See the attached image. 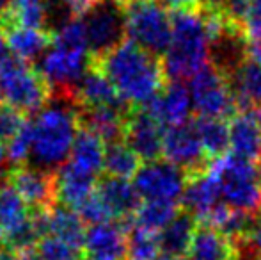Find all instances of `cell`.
<instances>
[{"label": "cell", "instance_id": "obj_1", "mask_svg": "<svg viewBox=\"0 0 261 260\" xmlns=\"http://www.w3.org/2000/svg\"><path fill=\"white\" fill-rule=\"evenodd\" d=\"M119 94L134 105H144L165 86L167 77L162 57L124 38L100 57H91Z\"/></svg>", "mask_w": 261, "mask_h": 260}, {"label": "cell", "instance_id": "obj_2", "mask_svg": "<svg viewBox=\"0 0 261 260\" xmlns=\"http://www.w3.org/2000/svg\"><path fill=\"white\" fill-rule=\"evenodd\" d=\"M79 129L75 93H52L48 104L36 112L32 122L31 164L57 171L69 159Z\"/></svg>", "mask_w": 261, "mask_h": 260}, {"label": "cell", "instance_id": "obj_3", "mask_svg": "<svg viewBox=\"0 0 261 260\" xmlns=\"http://www.w3.org/2000/svg\"><path fill=\"white\" fill-rule=\"evenodd\" d=\"M171 45L162 57L167 80H187L210 63V32L203 11H172Z\"/></svg>", "mask_w": 261, "mask_h": 260}, {"label": "cell", "instance_id": "obj_4", "mask_svg": "<svg viewBox=\"0 0 261 260\" xmlns=\"http://www.w3.org/2000/svg\"><path fill=\"white\" fill-rule=\"evenodd\" d=\"M52 87L38 68L18 56L0 61V104L34 114L48 104Z\"/></svg>", "mask_w": 261, "mask_h": 260}, {"label": "cell", "instance_id": "obj_5", "mask_svg": "<svg viewBox=\"0 0 261 260\" xmlns=\"http://www.w3.org/2000/svg\"><path fill=\"white\" fill-rule=\"evenodd\" d=\"M210 171L219 184L220 196L229 207L254 214L261 212L258 164L229 152L213 160Z\"/></svg>", "mask_w": 261, "mask_h": 260}, {"label": "cell", "instance_id": "obj_6", "mask_svg": "<svg viewBox=\"0 0 261 260\" xmlns=\"http://www.w3.org/2000/svg\"><path fill=\"white\" fill-rule=\"evenodd\" d=\"M123 9L126 38L151 54L164 56L172 38V20L167 7L158 0H128Z\"/></svg>", "mask_w": 261, "mask_h": 260}, {"label": "cell", "instance_id": "obj_7", "mask_svg": "<svg viewBox=\"0 0 261 260\" xmlns=\"http://www.w3.org/2000/svg\"><path fill=\"white\" fill-rule=\"evenodd\" d=\"M189 91L196 116L231 120L237 114L238 109L234 104L229 80L212 63L201 68L194 77H190Z\"/></svg>", "mask_w": 261, "mask_h": 260}, {"label": "cell", "instance_id": "obj_8", "mask_svg": "<svg viewBox=\"0 0 261 260\" xmlns=\"http://www.w3.org/2000/svg\"><path fill=\"white\" fill-rule=\"evenodd\" d=\"M80 18L86 27L87 50L91 57L103 56L126 38L124 9L116 0H96Z\"/></svg>", "mask_w": 261, "mask_h": 260}, {"label": "cell", "instance_id": "obj_9", "mask_svg": "<svg viewBox=\"0 0 261 260\" xmlns=\"http://www.w3.org/2000/svg\"><path fill=\"white\" fill-rule=\"evenodd\" d=\"M162 157L181 168L187 178L206 173L213 162L204 152L203 143H201V137L192 120L167 127L164 130Z\"/></svg>", "mask_w": 261, "mask_h": 260}, {"label": "cell", "instance_id": "obj_10", "mask_svg": "<svg viewBox=\"0 0 261 260\" xmlns=\"http://www.w3.org/2000/svg\"><path fill=\"white\" fill-rule=\"evenodd\" d=\"M6 178L23 198L31 212H50L59 203L57 171L23 162L7 168Z\"/></svg>", "mask_w": 261, "mask_h": 260}, {"label": "cell", "instance_id": "obj_11", "mask_svg": "<svg viewBox=\"0 0 261 260\" xmlns=\"http://www.w3.org/2000/svg\"><path fill=\"white\" fill-rule=\"evenodd\" d=\"M91 66V54L87 50L54 45L41 56L39 72L52 87V93H75L82 75Z\"/></svg>", "mask_w": 261, "mask_h": 260}, {"label": "cell", "instance_id": "obj_12", "mask_svg": "<svg viewBox=\"0 0 261 260\" xmlns=\"http://www.w3.org/2000/svg\"><path fill=\"white\" fill-rule=\"evenodd\" d=\"M185 184V171L164 157L144 162L134 177V185L142 200H164L179 203Z\"/></svg>", "mask_w": 261, "mask_h": 260}, {"label": "cell", "instance_id": "obj_13", "mask_svg": "<svg viewBox=\"0 0 261 260\" xmlns=\"http://www.w3.org/2000/svg\"><path fill=\"white\" fill-rule=\"evenodd\" d=\"M164 130V127L142 105H135L124 123V141L144 162L162 159Z\"/></svg>", "mask_w": 261, "mask_h": 260}, {"label": "cell", "instance_id": "obj_14", "mask_svg": "<svg viewBox=\"0 0 261 260\" xmlns=\"http://www.w3.org/2000/svg\"><path fill=\"white\" fill-rule=\"evenodd\" d=\"M142 107L160 123L164 129L190 120L192 98L189 86L183 80H167L165 86Z\"/></svg>", "mask_w": 261, "mask_h": 260}, {"label": "cell", "instance_id": "obj_15", "mask_svg": "<svg viewBox=\"0 0 261 260\" xmlns=\"http://www.w3.org/2000/svg\"><path fill=\"white\" fill-rule=\"evenodd\" d=\"M75 98L79 107H93V105H109L121 111H130L134 104L124 100L114 84L96 68L91 64L82 75L75 87Z\"/></svg>", "mask_w": 261, "mask_h": 260}, {"label": "cell", "instance_id": "obj_16", "mask_svg": "<svg viewBox=\"0 0 261 260\" xmlns=\"http://www.w3.org/2000/svg\"><path fill=\"white\" fill-rule=\"evenodd\" d=\"M238 111L261 118V64L245 57L227 77Z\"/></svg>", "mask_w": 261, "mask_h": 260}, {"label": "cell", "instance_id": "obj_17", "mask_svg": "<svg viewBox=\"0 0 261 260\" xmlns=\"http://www.w3.org/2000/svg\"><path fill=\"white\" fill-rule=\"evenodd\" d=\"M96 193L105 201L114 219H132L142 201L134 184H130L126 178L110 175L98 178Z\"/></svg>", "mask_w": 261, "mask_h": 260}, {"label": "cell", "instance_id": "obj_18", "mask_svg": "<svg viewBox=\"0 0 261 260\" xmlns=\"http://www.w3.org/2000/svg\"><path fill=\"white\" fill-rule=\"evenodd\" d=\"M220 201H222V196H220L219 184H217L212 171L208 170L206 173H199L187 178L179 203L185 210L196 216V219L201 223Z\"/></svg>", "mask_w": 261, "mask_h": 260}, {"label": "cell", "instance_id": "obj_19", "mask_svg": "<svg viewBox=\"0 0 261 260\" xmlns=\"http://www.w3.org/2000/svg\"><path fill=\"white\" fill-rule=\"evenodd\" d=\"M98 175L66 160L57 170V195L59 201L68 207L79 208V205L91 196L96 189Z\"/></svg>", "mask_w": 261, "mask_h": 260}, {"label": "cell", "instance_id": "obj_20", "mask_svg": "<svg viewBox=\"0 0 261 260\" xmlns=\"http://www.w3.org/2000/svg\"><path fill=\"white\" fill-rule=\"evenodd\" d=\"M231 153L258 164L261 160V118L252 112H237L229 122Z\"/></svg>", "mask_w": 261, "mask_h": 260}, {"label": "cell", "instance_id": "obj_21", "mask_svg": "<svg viewBox=\"0 0 261 260\" xmlns=\"http://www.w3.org/2000/svg\"><path fill=\"white\" fill-rule=\"evenodd\" d=\"M31 219V208L4 175L0 180V244L4 246L14 233L25 228Z\"/></svg>", "mask_w": 261, "mask_h": 260}, {"label": "cell", "instance_id": "obj_22", "mask_svg": "<svg viewBox=\"0 0 261 260\" xmlns=\"http://www.w3.org/2000/svg\"><path fill=\"white\" fill-rule=\"evenodd\" d=\"M237 246L215 226L199 223L192 244L187 251V260H234Z\"/></svg>", "mask_w": 261, "mask_h": 260}, {"label": "cell", "instance_id": "obj_23", "mask_svg": "<svg viewBox=\"0 0 261 260\" xmlns=\"http://www.w3.org/2000/svg\"><path fill=\"white\" fill-rule=\"evenodd\" d=\"M6 34L9 50L21 59L36 61L46 52L55 41V32L50 29H32V27H7L0 29Z\"/></svg>", "mask_w": 261, "mask_h": 260}, {"label": "cell", "instance_id": "obj_24", "mask_svg": "<svg viewBox=\"0 0 261 260\" xmlns=\"http://www.w3.org/2000/svg\"><path fill=\"white\" fill-rule=\"evenodd\" d=\"M199 221L196 216H192L189 210H179L164 228L158 232V239H160V250L162 253L169 255H178L183 257L189 251L190 244H192L194 233H196Z\"/></svg>", "mask_w": 261, "mask_h": 260}, {"label": "cell", "instance_id": "obj_25", "mask_svg": "<svg viewBox=\"0 0 261 260\" xmlns=\"http://www.w3.org/2000/svg\"><path fill=\"white\" fill-rule=\"evenodd\" d=\"M48 233L82 251L84 244H86L87 225L80 218L76 208L68 207V205L59 201L48 212Z\"/></svg>", "mask_w": 261, "mask_h": 260}, {"label": "cell", "instance_id": "obj_26", "mask_svg": "<svg viewBox=\"0 0 261 260\" xmlns=\"http://www.w3.org/2000/svg\"><path fill=\"white\" fill-rule=\"evenodd\" d=\"M48 29L46 0H9L7 9L0 18V29L7 27Z\"/></svg>", "mask_w": 261, "mask_h": 260}, {"label": "cell", "instance_id": "obj_27", "mask_svg": "<svg viewBox=\"0 0 261 260\" xmlns=\"http://www.w3.org/2000/svg\"><path fill=\"white\" fill-rule=\"evenodd\" d=\"M103 159L105 141L93 130L80 127L68 160L100 177V173L103 171Z\"/></svg>", "mask_w": 261, "mask_h": 260}, {"label": "cell", "instance_id": "obj_28", "mask_svg": "<svg viewBox=\"0 0 261 260\" xmlns=\"http://www.w3.org/2000/svg\"><path fill=\"white\" fill-rule=\"evenodd\" d=\"M197 134L203 143V148L212 160H217L229 153L231 135L229 123L224 118H208V116H196L192 118Z\"/></svg>", "mask_w": 261, "mask_h": 260}, {"label": "cell", "instance_id": "obj_29", "mask_svg": "<svg viewBox=\"0 0 261 260\" xmlns=\"http://www.w3.org/2000/svg\"><path fill=\"white\" fill-rule=\"evenodd\" d=\"M142 159L135 153V150L124 139L105 143L103 173L110 177L132 178L142 166Z\"/></svg>", "mask_w": 261, "mask_h": 260}, {"label": "cell", "instance_id": "obj_30", "mask_svg": "<svg viewBox=\"0 0 261 260\" xmlns=\"http://www.w3.org/2000/svg\"><path fill=\"white\" fill-rule=\"evenodd\" d=\"M179 212L178 201H164V200H142L139 208L135 210L132 223L141 228L160 232L172 218Z\"/></svg>", "mask_w": 261, "mask_h": 260}, {"label": "cell", "instance_id": "obj_31", "mask_svg": "<svg viewBox=\"0 0 261 260\" xmlns=\"http://www.w3.org/2000/svg\"><path fill=\"white\" fill-rule=\"evenodd\" d=\"M160 253L158 232L141 228L132 223L126 239V260H155Z\"/></svg>", "mask_w": 261, "mask_h": 260}, {"label": "cell", "instance_id": "obj_32", "mask_svg": "<svg viewBox=\"0 0 261 260\" xmlns=\"http://www.w3.org/2000/svg\"><path fill=\"white\" fill-rule=\"evenodd\" d=\"M32 150V122L27 120L18 134L6 145V160L9 166L23 164L29 160Z\"/></svg>", "mask_w": 261, "mask_h": 260}, {"label": "cell", "instance_id": "obj_33", "mask_svg": "<svg viewBox=\"0 0 261 260\" xmlns=\"http://www.w3.org/2000/svg\"><path fill=\"white\" fill-rule=\"evenodd\" d=\"M36 246H38L43 260H84L82 251L73 248L71 244L64 243L59 237L52 235V233L41 237Z\"/></svg>", "mask_w": 261, "mask_h": 260}, {"label": "cell", "instance_id": "obj_34", "mask_svg": "<svg viewBox=\"0 0 261 260\" xmlns=\"http://www.w3.org/2000/svg\"><path fill=\"white\" fill-rule=\"evenodd\" d=\"M76 212H79L80 218L84 219V223H86L87 226L101 225V223H109L114 219L109 210V207L105 205V201L101 200V196L96 193V189H94L93 195L87 196L86 200L79 205Z\"/></svg>", "mask_w": 261, "mask_h": 260}, {"label": "cell", "instance_id": "obj_35", "mask_svg": "<svg viewBox=\"0 0 261 260\" xmlns=\"http://www.w3.org/2000/svg\"><path fill=\"white\" fill-rule=\"evenodd\" d=\"M27 120V114H23L21 111L7 104H0V143L7 145L25 125Z\"/></svg>", "mask_w": 261, "mask_h": 260}, {"label": "cell", "instance_id": "obj_36", "mask_svg": "<svg viewBox=\"0 0 261 260\" xmlns=\"http://www.w3.org/2000/svg\"><path fill=\"white\" fill-rule=\"evenodd\" d=\"M247 38H261V0H251L247 18H245Z\"/></svg>", "mask_w": 261, "mask_h": 260}, {"label": "cell", "instance_id": "obj_37", "mask_svg": "<svg viewBox=\"0 0 261 260\" xmlns=\"http://www.w3.org/2000/svg\"><path fill=\"white\" fill-rule=\"evenodd\" d=\"M238 241L244 243L245 246H249L256 255L261 257V212H258V214L254 216V221L249 226L247 233Z\"/></svg>", "mask_w": 261, "mask_h": 260}, {"label": "cell", "instance_id": "obj_38", "mask_svg": "<svg viewBox=\"0 0 261 260\" xmlns=\"http://www.w3.org/2000/svg\"><path fill=\"white\" fill-rule=\"evenodd\" d=\"M164 7L171 11H199L201 0H158Z\"/></svg>", "mask_w": 261, "mask_h": 260}, {"label": "cell", "instance_id": "obj_39", "mask_svg": "<svg viewBox=\"0 0 261 260\" xmlns=\"http://www.w3.org/2000/svg\"><path fill=\"white\" fill-rule=\"evenodd\" d=\"M245 56L261 64V38H247L245 43Z\"/></svg>", "mask_w": 261, "mask_h": 260}, {"label": "cell", "instance_id": "obj_40", "mask_svg": "<svg viewBox=\"0 0 261 260\" xmlns=\"http://www.w3.org/2000/svg\"><path fill=\"white\" fill-rule=\"evenodd\" d=\"M14 260H43V257L38 246H29L14 251Z\"/></svg>", "mask_w": 261, "mask_h": 260}, {"label": "cell", "instance_id": "obj_41", "mask_svg": "<svg viewBox=\"0 0 261 260\" xmlns=\"http://www.w3.org/2000/svg\"><path fill=\"white\" fill-rule=\"evenodd\" d=\"M226 0H201V9H215L220 11Z\"/></svg>", "mask_w": 261, "mask_h": 260}, {"label": "cell", "instance_id": "obj_42", "mask_svg": "<svg viewBox=\"0 0 261 260\" xmlns=\"http://www.w3.org/2000/svg\"><path fill=\"white\" fill-rule=\"evenodd\" d=\"M7 56H9V45H7L6 34L0 31V61H4Z\"/></svg>", "mask_w": 261, "mask_h": 260}, {"label": "cell", "instance_id": "obj_43", "mask_svg": "<svg viewBox=\"0 0 261 260\" xmlns=\"http://www.w3.org/2000/svg\"><path fill=\"white\" fill-rule=\"evenodd\" d=\"M0 260H14V251L0 244Z\"/></svg>", "mask_w": 261, "mask_h": 260}, {"label": "cell", "instance_id": "obj_44", "mask_svg": "<svg viewBox=\"0 0 261 260\" xmlns=\"http://www.w3.org/2000/svg\"><path fill=\"white\" fill-rule=\"evenodd\" d=\"M155 260H181V257L178 255H169V253H160Z\"/></svg>", "mask_w": 261, "mask_h": 260}, {"label": "cell", "instance_id": "obj_45", "mask_svg": "<svg viewBox=\"0 0 261 260\" xmlns=\"http://www.w3.org/2000/svg\"><path fill=\"white\" fill-rule=\"evenodd\" d=\"M7 4H9V0H0V18H2L4 11L7 9Z\"/></svg>", "mask_w": 261, "mask_h": 260}, {"label": "cell", "instance_id": "obj_46", "mask_svg": "<svg viewBox=\"0 0 261 260\" xmlns=\"http://www.w3.org/2000/svg\"><path fill=\"white\" fill-rule=\"evenodd\" d=\"M116 2H117V4H121V6H124V4H126L128 0H116Z\"/></svg>", "mask_w": 261, "mask_h": 260}, {"label": "cell", "instance_id": "obj_47", "mask_svg": "<svg viewBox=\"0 0 261 260\" xmlns=\"http://www.w3.org/2000/svg\"><path fill=\"white\" fill-rule=\"evenodd\" d=\"M2 178H4V175H2V171H0V180H2Z\"/></svg>", "mask_w": 261, "mask_h": 260}]
</instances>
